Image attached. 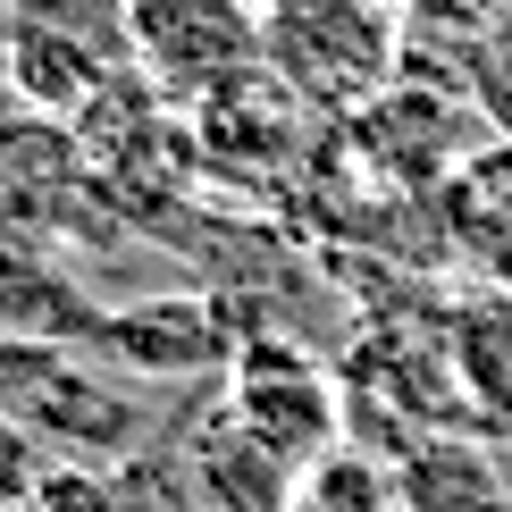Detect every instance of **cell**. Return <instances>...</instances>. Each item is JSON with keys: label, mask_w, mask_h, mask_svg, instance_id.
<instances>
[{"label": "cell", "mask_w": 512, "mask_h": 512, "mask_svg": "<svg viewBox=\"0 0 512 512\" xmlns=\"http://www.w3.org/2000/svg\"><path fill=\"white\" fill-rule=\"evenodd\" d=\"M126 42L160 84L219 101L261 76L269 9L261 0H126Z\"/></svg>", "instance_id": "cell-1"}, {"label": "cell", "mask_w": 512, "mask_h": 512, "mask_svg": "<svg viewBox=\"0 0 512 512\" xmlns=\"http://www.w3.org/2000/svg\"><path fill=\"white\" fill-rule=\"evenodd\" d=\"M227 412L294 471H311L319 454L345 445V387L294 345H244L236 370H227Z\"/></svg>", "instance_id": "cell-2"}, {"label": "cell", "mask_w": 512, "mask_h": 512, "mask_svg": "<svg viewBox=\"0 0 512 512\" xmlns=\"http://www.w3.org/2000/svg\"><path fill=\"white\" fill-rule=\"evenodd\" d=\"M387 51H395L387 0H286V9H269V59L319 101H353L387 84Z\"/></svg>", "instance_id": "cell-3"}, {"label": "cell", "mask_w": 512, "mask_h": 512, "mask_svg": "<svg viewBox=\"0 0 512 512\" xmlns=\"http://www.w3.org/2000/svg\"><path fill=\"white\" fill-rule=\"evenodd\" d=\"M93 353H110L135 378H202V370H236V328L202 294H160L135 311H101Z\"/></svg>", "instance_id": "cell-4"}, {"label": "cell", "mask_w": 512, "mask_h": 512, "mask_svg": "<svg viewBox=\"0 0 512 512\" xmlns=\"http://www.w3.org/2000/svg\"><path fill=\"white\" fill-rule=\"evenodd\" d=\"M17 429H34L42 445H68V454H126L143 437V403L118 378H101V370H84V361L59 353V370L26 395Z\"/></svg>", "instance_id": "cell-5"}, {"label": "cell", "mask_w": 512, "mask_h": 512, "mask_svg": "<svg viewBox=\"0 0 512 512\" xmlns=\"http://www.w3.org/2000/svg\"><path fill=\"white\" fill-rule=\"evenodd\" d=\"M395 504H403V512H512V479H504L496 437L445 429V437L403 445V462H395Z\"/></svg>", "instance_id": "cell-6"}, {"label": "cell", "mask_w": 512, "mask_h": 512, "mask_svg": "<svg viewBox=\"0 0 512 512\" xmlns=\"http://www.w3.org/2000/svg\"><path fill=\"white\" fill-rule=\"evenodd\" d=\"M118 84V59L84 34H59V26H9V93L34 101L51 118H84L101 93Z\"/></svg>", "instance_id": "cell-7"}, {"label": "cell", "mask_w": 512, "mask_h": 512, "mask_svg": "<svg viewBox=\"0 0 512 512\" xmlns=\"http://www.w3.org/2000/svg\"><path fill=\"white\" fill-rule=\"evenodd\" d=\"M445 361L462 378V403H471L479 437H512V294L487 286L471 294L454 319H445Z\"/></svg>", "instance_id": "cell-8"}, {"label": "cell", "mask_w": 512, "mask_h": 512, "mask_svg": "<svg viewBox=\"0 0 512 512\" xmlns=\"http://www.w3.org/2000/svg\"><path fill=\"white\" fill-rule=\"evenodd\" d=\"M194 487H202V504H219V512H286L303 496V471L277 462L236 412H219L194 437Z\"/></svg>", "instance_id": "cell-9"}, {"label": "cell", "mask_w": 512, "mask_h": 512, "mask_svg": "<svg viewBox=\"0 0 512 512\" xmlns=\"http://www.w3.org/2000/svg\"><path fill=\"white\" fill-rule=\"evenodd\" d=\"M303 512H403L395 504V462L361 454V445H336L303 471Z\"/></svg>", "instance_id": "cell-10"}, {"label": "cell", "mask_w": 512, "mask_h": 512, "mask_svg": "<svg viewBox=\"0 0 512 512\" xmlns=\"http://www.w3.org/2000/svg\"><path fill=\"white\" fill-rule=\"evenodd\" d=\"M479 269H487V286H504V294H512V227H504V244H496V252H487V261H479Z\"/></svg>", "instance_id": "cell-11"}, {"label": "cell", "mask_w": 512, "mask_h": 512, "mask_svg": "<svg viewBox=\"0 0 512 512\" xmlns=\"http://www.w3.org/2000/svg\"><path fill=\"white\" fill-rule=\"evenodd\" d=\"M496 454H504V479H512V437H496Z\"/></svg>", "instance_id": "cell-12"}, {"label": "cell", "mask_w": 512, "mask_h": 512, "mask_svg": "<svg viewBox=\"0 0 512 512\" xmlns=\"http://www.w3.org/2000/svg\"><path fill=\"white\" fill-rule=\"evenodd\" d=\"M17 9H26V0H0V17H17Z\"/></svg>", "instance_id": "cell-13"}, {"label": "cell", "mask_w": 512, "mask_h": 512, "mask_svg": "<svg viewBox=\"0 0 512 512\" xmlns=\"http://www.w3.org/2000/svg\"><path fill=\"white\" fill-rule=\"evenodd\" d=\"M261 9H286V0H261Z\"/></svg>", "instance_id": "cell-14"}]
</instances>
